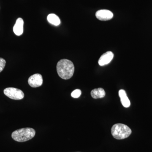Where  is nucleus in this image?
Masks as SVG:
<instances>
[{
  "instance_id": "1",
  "label": "nucleus",
  "mask_w": 152,
  "mask_h": 152,
  "mask_svg": "<svg viewBox=\"0 0 152 152\" xmlns=\"http://www.w3.org/2000/svg\"><path fill=\"white\" fill-rule=\"evenodd\" d=\"M57 72L60 77L64 80H69L72 77L75 72V66L70 60H60L57 64Z\"/></svg>"
},
{
  "instance_id": "2",
  "label": "nucleus",
  "mask_w": 152,
  "mask_h": 152,
  "mask_svg": "<svg viewBox=\"0 0 152 152\" xmlns=\"http://www.w3.org/2000/svg\"><path fill=\"white\" fill-rule=\"evenodd\" d=\"M36 131L32 128H22L13 132L12 137L14 140L22 142L29 140L34 137Z\"/></svg>"
},
{
  "instance_id": "3",
  "label": "nucleus",
  "mask_w": 152,
  "mask_h": 152,
  "mask_svg": "<svg viewBox=\"0 0 152 152\" xmlns=\"http://www.w3.org/2000/svg\"><path fill=\"white\" fill-rule=\"evenodd\" d=\"M130 128L127 125L122 124L114 125L111 129V134L114 138L121 140L127 138L132 134Z\"/></svg>"
},
{
  "instance_id": "4",
  "label": "nucleus",
  "mask_w": 152,
  "mask_h": 152,
  "mask_svg": "<svg viewBox=\"0 0 152 152\" xmlns=\"http://www.w3.org/2000/svg\"><path fill=\"white\" fill-rule=\"evenodd\" d=\"M4 93L6 96L14 100H21L24 97V94L21 90L15 88H7L5 89Z\"/></svg>"
},
{
  "instance_id": "5",
  "label": "nucleus",
  "mask_w": 152,
  "mask_h": 152,
  "mask_svg": "<svg viewBox=\"0 0 152 152\" xmlns=\"http://www.w3.org/2000/svg\"><path fill=\"white\" fill-rule=\"evenodd\" d=\"M43 81L42 76L39 74L33 75L28 80V84L32 88H37L41 86L42 85Z\"/></svg>"
},
{
  "instance_id": "6",
  "label": "nucleus",
  "mask_w": 152,
  "mask_h": 152,
  "mask_svg": "<svg viewBox=\"0 0 152 152\" xmlns=\"http://www.w3.org/2000/svg\"><path fill=\"white\" fill-rule=\"evenodd\" d=\"M96 16L100 20L107 21L113 18V14L108 10H100L96 12Z\"/></svg>"
},
{
  "instance_id": "7",
  "label": "nucleus",
  "mask_w": 152,
  "mask_h": 152,
  "mask_svg": "<svg viewBox=\"0 0 152 152\" xmlns=\"http://www.w3.org/2000/svg\"><path fill=\"white\" fill-rule=\"evenodd\" d=\"M114 57V54L113 52L108 51L103 54L98 61L99 65L101 66H103L108 64L111 61Z\"/></svg>"
},
{
  "instance_id": "8",
  "label": "nucleus",
  "mask_w": 152,
  "mask_h": 152,
  "mask_svg": "<svg viewBox=\"0 0 152 152\" xmlns=\"http://www.w3.org/2000/svg\"><path fill=\"white\" fill-rule=\"evenodd\" d=\"M24 21L21 18H18L13 27V31L17 36L21 35L23 32Z\"/></svg>"
},
{
  "instance_id": "9",
  "label": "nucleus",
  "mask_w": 152,
  "mask_h": 152,
  "mask_svg": "<svg viewBox=\"0 0 152 152\" xmlns=\"http://www.w3.org/2000/svg\"><path fill=\"white\" fill-rule=\"evenodd\" d=\"M118 94L123 106L126 108L129 107L130 106L131 102L127 96L126 92L124 90H120Z\"/></svg>"
},
{
  "instance_id": "10",
  "label": "nucleus",
  "mask_w": 152,
  "mask_h": 152,
  "mask_svg": "<svg viewBox=\"0 0 152 152\" xmlns=\"http://www.w3.org/2000/svg\"><path fill=\"white\" fill-rule=\"evenodd\" d=\"M91 94L94 99H102L104 97L106 93L103 88H99L93 90L91 91Z\"/></svg>"
},
{
  "instance_id": "11",
  "label": "nucleus",
  "mask_w": 152,
  "mask_h": 152,
  "mask_svg": "<svg viewBox=\"0 0 152 152\" xmlns=\"http://www.w3.org/2000/svg\"><path fill=\"white\" fill-rule=\"evenodd\" d=\"M48 21L55 26H59L61 23V20L59 17L54 14H49L47 17Z\"/></svg>"
},
{
  "instance_id": "12",
  "label": "nucleus",
  "mask_w": 152,
  "mask_h": 152,
  "mask_svg": "<svg viewBox=\"0 0 152 152\" xmlns=\"http://www.w3.org/2000/svg\"><path fill=\"white\" fill-rule=\"evenodd\" d=\"M81 91L80 89H76L74 90L73 91L71 94L72 97L74 98H78L81 95Z\"/></svg>"
},
{
  "instance_id": "13",
  "label": "nucleus",
  "mask_w": 152,
  "mask_h": 152,
  "mask_svg": "<svg viewBox=\"0 0 152 152\" xmlns=\"http://www.w3.org/2000/svg\"><path fill=\"white\" fill-rule=\"evenodd\" d=\"M6 62L5 60L3 58H0V72L4 70Z\"/></svg>"
}]
</instances>
